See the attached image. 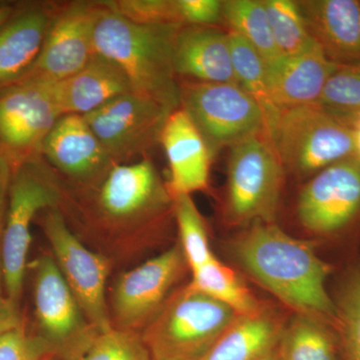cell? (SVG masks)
Here are the masks:
<instances>
[{
    "label": "cell",
    "mask_w": 360,
    "mask_h": 360,
    "mask_svg": "<svg viewBox=\"0 0 360 360\" xmlns=\"http://www.w3.org/2000/svg\"><path fill=\"white\" fill-rule=\"evenodd\" d=\"M238 316L188 284L168 298L141 338L153 360H200Z\"/></svg>",
    "instance_id": "6"
},
{
    "label": "cell",
    "mask_w": 360,
    "mask_h": 360,
    "mask_svg": "<svg viewBox=\"0 0 360 360\" xmlns=\"http://www.w3.org/2000/svg\"><path fill=\"white\" fill-rule=\"evenodd\" d=\"M87 221L105 229H135L161 219L172 198L149 158L116 163L101 177L75 186Z\"/></svg>",
    "instance_id": "3"
},
{
    "label": "cell",
    "mask_w": 360,
    "mask_h": 360,
    "mask_svg": "<svg viewBox=\"0 0 360 360\" xmlns=\"http://www.w3.org/2000/svg\"><path fill=\"white\" fill-rule=\"evenodd\" d=\"M266 134L285 172L302 177L355 155L352 120L331 115L319 104L279 110Z\"/></svg>",
    "instance_id": "4"
},
{
    "label": "cell",
    "mask_w": 360,
    "mask_h": 360,
    "mask_svg": "<svg viewBox=\"0 0 360 360\" xmlns=\"http://www.w3.org/2000/svg\"><path fill=\"white\" fill-rule=\"evenodd\" d=\"M284 326L262 311L238 316L200 360H258L278 347Z\"/></svg>",
    "instance_id": "23"
},
{
    "label": "cell",
    "mask_w": 360,
    "mask_h": 360,
    "mask_svg": "<svg viewBox=\"0 0 360 360\" xmlns=\"http://www.w3.org/2000/svg\"><path fill=\"white\" fill-rule=\"evenodd\" d=\"M258 360H279L278 349H274V352H269V354L264 355V357Z\"/></svg>",
    "instance_id": "40"
},
{
    "label": "cell",
    "mask_w": 360,
    "mask_h": 360,
    "mask_svg": "<svg viewBox=\"0 0 360 360\" xmlns=\"http://www.w3.org/2000/svg\"><path fill=\"white\" fill-rule=\"evenodd\" d=\"M352 124L354 129L355 155L360 160V115L354 118Z\"/></svg>",
    "instance_id": "39"
},
{
    "label": "cell",
    "mask_w": 360,
    "mask_h": 360,
    "mask_svg": "<svg viewBox=\"0 0 360 360\" xmlns=\"http://www.w3.org/2000/svg\"><path fill=\"white\" fill-rule=\"evenodd\" d=\"M297 4L307 30L328 60L359 68V0H300Z\"/></svg>",
    "instance_id": "17"
},
{
    "label": "cell",
    "mask_w": 360,
    "mask_h": 360,
    "mask_svg": "<svg viewBox=\"0 0 360 360\" xmlns=\"http://www.w3.org/2000/svg\"><path fill=\"white\" fill-rule=\"evenodd\" d=\"M359 215L360 160L356 155L317 172L298 196V219L317 236L338 233Z\"/></svg>",
    "instance_id": "14"
},
{
    "label": "cell",
    "mask_w": 360,
    "mask_h": 360,
    "mask_svg": "<svg viewBox=\"0 0 360 360\" xmlns=\"http://www.w3.org/2000/svg\"><path fill=\"white\" fill-rule=\"evenodd\" d=\"M1 240V236H0ZM22 323L20 319V307L14 305L7 298L4 290V274H2L1 255H0V338L15 326Z\"/></svg>",
    "instance_id": "36"
},
{
    "label": "cell",
    "mask_w": 360,
    "mask_h": 360,
    "mask_svg": "<svg viewBox=\"0 0 360 360\" xmlns=\"http://www.w3.org/2000/svg\"><path fill=\"white\" fill-rule=\"evenodd\" d=\"M103 9L104 1L59 4L39 58L20 80L54 84L82 70L96 54L94 30Z\"/></svg>",
    "instance_id": "12"
},
{
    "label": "cell",
    "mask_w": 360,
    "mask_h": 360,
    "mask_svg": "<svg viewBox=\"0 0 360 360\" xmlns=\"http://www.w3.org/2000/svg\"><path fill=\"white\" fill-rule=\"evenodd\" d=\"M56 359H58V357H56ZM54 359H53V360H54ZM61 360H65V359H61Z\"/></svg>",
    "instance_id": "41"
},
{
    "label": "cell",
    "mask_w": 360,
    "mask_h": 360,
    "mask_svg": "<svg viewBox=\"0 0 360 360\" xmlns=\"http://www.w3.org/2000/svg\"><path fill=\"white\" fill-rule=\"evenodd\" d=\"M44 213L42 229L53 252L52 257L90 326L97 333L115 328L105 297L110 262L82 245L60 208H49Z\"/></svg>",
    "instance_id": "10"
},
{
    "label": "cell",
    "mask_w": 360,
    "mask_h": 360,
    "mask_svg": "<svg viewBox=\"0 0 360 360\" xmlns=\"http://www.w3.org/2000/svg\"><path fill=\"white\" fill-rule=\"evenodd\" d=\"M225 214L233 224H272L285 170L266 131L229 148Z\"/></svg>",
    "instance_id": "7"
},
{
    "label": "cell",
    "mask_w": 360,
    "mask_h": 360,
    "mask_svg": "<svg viewBox=\"0 0 360 360\" xmlns=\"http://www.w3.org/2000/svg\"><path fill=\"white\" fill-rule=\"evenodd\" d=\"M63 198L60 179L41 158L13 168L0 255L4 290L18 307L22 296L33 220L39 212L60 207Z\"/></svg>",
    "instance_id": "5"
},
{
    "label": "cell",
    "mask_w": 360,
    "mask_h": 360,
    "mask_svg": "<svg viewBox=\"0 0 360 360\" xmlns=\"http://www.w3.org/2000/svg\"><path fill=\"white\" fill-rule=\"evenodd\" d=\"M232 68L239 86L250 94L264 111L266 127L278 112L270 98L267 85L266 60L243 37L229 30Z\"/></svg>",
    "instance_id": "27"
},
{
    "label": "cell",
    "mask_w": 360,
    "mask_h": 360,
    "mask_svg": "<svg viewBox=\"0 0 360 360\" xmlns=\"http://www.w3.org/2000/svg\"><path fill=\"white\" fill-rule=\"evenodd\" d=\"M160 144L169 165L167 188L172 198L191 195L207 188L212 155L198 127L181 108L168 116Z\"/></svg>",
    "instance_id": "18"
},
{
    "label": "cell",
    "mask_w": 360,
    "mask_h": 360,
    "mask_svg": "<svg viewBox=\"0 0 360 360\" xmlns=\"http://www.w3.org/2000/svg\"><path fill=\"white\" fill-rule=\"evenodd\" d=\"M51 84L63 116L89 115L116 97L134 91L122 68L97 53L72 77Z\"/></svg>",
    "instance_id": "22"
},
{
    "label": "cell",
    "mask_w": 360,
    "mask_h": 360,
    "mask_svg": "<svg viewBox=\"0 0 360 360\" xmlns=\"http://www.w3.org/2000/svg\"><path fill=\"white\" fill-rule=\"evenodd\" d=\"M15 8L16 6L7 4V2H1L0 4V27L11 18L14 11H15Z\"/></svg>",
    "instance_id": "38"
},
{
    "label": "cell",
    "mask_w": 360,
    "mask_h": 360,
    "mask_svg": "<svg viewBox=\"0 0 360 360\" xmlns=\"http://www.w3.org/2000/svg\"><path fill=\"white\" fill-rule=\"evenodd\" d=\"M181 26L132 22L104 1L94 30V51L122 68L134 92L174 111L180 108V91L174 51Z\"/></svg>",
    "instance_id": "2"
},
{
    "label": "cell",
    "mask_w": 360,
    "mask_h": 360,
    "mask_svg": "<svg viewBox=\"0 0 360 360\" xmlns=\"http://www.w3.org/2000/svg\"><path fill=\"white\" fill-rule=\"evenodd\" d=\"M335 303L333 328L342 360H360V265L345 279Z\"/></svg>",
    "instance_id": "30"
},
{
    "label": "cell",
    "mask_w": 360,
    "mask_h": 360,
    "mask_svg": "<svg viewBox=\"0 0 360 360\" xmlns=\"http://www.w3.org/2000/svg\"><path fill=\"white\" fill-rule=\"evenodd\" d=\"M56 357V349L41 336L28 333L23 323L0 338V360H53Z\"/></svg>",
    "instance_id": "34"
},
{
    "label": "cell",
    "mask_w": 360,
    "mask_h": 360,
    "mask_svg": "<svg viewBox=\"0 0 360 360\" xmlns=\"http://www.w3.org/2000/svg\"><path fill=\"white\" fill-rule=\"evenodd\" d=\"M189 285L226 305L239 316H252L264 311L240 277L215 257L193 270Z\"/></svg>",
    "instance_id": "25"
},
{
    "label": "cell",
    "mask_w": 360,
    "mask_h": 360,
    "mask_svg": "<svg viewBox=\"0 0 360 360\" xmlns=\"http://www.w3.org/2000/svg\"><path fill=\"white\" fill-rule=\"evenodd\" d=\"M174 65L179 79L238 84L229 32L217 26L182 25L175 39Z\"/></svg>",
    "instance_id": "20"
},
{
    "label": "cell",
    "mask_w": 360,
    "mask_h": 360,
    "mask_svg": "<svg viewBox=\"0 0 360 360\" xmlns=\"http://www.w3.org/2000/svg\"><path fill=\"white\" fill-rule=\"evenodd\" d=\"M222 20L232 32L248 40L265 60L281 56L262 0H225L222 1Z\"/></svg>",
    "instance_id": "28"
},
{
    "label": "cell",
    "mask_w": 360,
    "mask_h": 360,
    "mask_svg": "<svg viewBox=\"0 0 360 360\" xmlns=\"http://www.w3.org/2000/svg\"><path fill=\"white\" fill-rule=\"evenodd\" d=\"M172 111L148 96L131 91L84 115L87 124L116 163L148 158L160 143Z\"/></svg>",
    "instance_id": "11"
},
{
    "label": "cell",
    "mask_w": 360,
    "mask_h": 360,
    "mask_svg": "<svg viewBox=\"0 0 360 360\" xmlns=\"http://www.w3.org/2000/svg\"><path fill=\"white\" fill-rule=\"evenodd\" d=\"M33 269L37 335L56 349L58 359H70L97 331L90 326L53 257H39Z\"/></svg>",
    "instance_id": "13"
},
{
    "label": "cell",
    "mask_w": 360,
    "mask_h": 360,
    "mask_svg": "<svg viewBox=\"0 0 360 360\" xmlns=\"http://www.w3.org/2000/svg\"><path fill=\"white\" fill-rule=\"evenodd\" d=\"M277 349L279 360H342L333 326L302 314L284 326Z\"/></svg>",
    "instance_id": "24"
},
{
    "label": "cell",
    "mask_w": 360,
    "mask_h": 360,
    "mask_svg": "<svg viewBox=\"0 0 360 360\" xmlns=\"http://www.w3.org/2000/svg\"><path fill=\"white\" fill-rule=\"evenodd\" d=\"M65 360H153L136 331L112 328L96 333L70 359Z\"/></svg>",
    "instance_id": "31"
},
{
    "label": "cell",
    "mask_w": 360,
    "mask_h": 360,
    "mask_svg": "<svg viewBox=\"0 0 360 360\" xmlns=\"http://www.w3.org/2000/svg\"><path fill=\"white\" fill-rule=\"evenodd\" d=\"M58 4L16 6L0 27V89L25 77L39 58Z\"/></svg>",
    "instance_id": "19"
},
{
    "label": "cell",
    "mask_w": 360,
    "mask_h": 360,
    "mask_svg": "<svg viewBox=\"0 0 360 360\" xmlns=\"http://www.w3.org/2000/svg\"><path fill=\"white\" fill-rule=\"evenodd\" d=\"M52 84L18 80L0 89V156L13 168L41 158L47 135L61 117Z\"/></svg>",
    "instance_id": "9"
},
{
    "label": "cell",
    "mask_w": 360,
    "mask_h": 360,
    "mask_svg": "<svg viewBox=\"0 0 360 360\" xmlns=\"http://www.w3.org/2000/svg\"><path fill=\"white\" fill-rule=\"evenodd\" d=\"M231 248L245 271L296 314L335 328V303L326 288L331 267L309 243L276 225L255 224L234 239Z\"/></svg>",
    "instance_id": "1"
},
{
    "label": "cell",
    "mask_w": 360,
    "mask_h": 360,
    "mask_svg": "<svg viewBox=\"0 0 360 360\" xmlns=\"http://www.w3.org/2000/svg\"><path fill=\"white\" fill-rule=\"evenodd\" d=\"M262 2L274 44L281 56H304L321 51L307 30L297 1L262 0Z\"/></svg>",
    "instance_id": "26"
},
{
    "label": "cell",
    "mask_w": 360,
    "mask_h": 360,
    "mask_svg": "<svg viewBox=\"0 0 360 360\" xmlns=\"http://www.w3.org/2000/svg\"><path fill=\"white\" fill-rule=\"evenodd\" d=\"M340 68L321 51L266 60L270 98L277 110L316 104L328 78Z\"/></svg>",
    "instance_id": "21"
},
{
    "label": "cell",
    "mask_w": 360,
    "mask_h": 360,
    "mask_svg": "<svg viewBox=\"0 0 360 360\" xmlns=\"http://www.w3.org/2000/svg\"><path fill=\"white\" fill-rule=\"evenodd\" d=\"M180 108L193 120L212 158L253 135L266 131L262 108L236 84L179 79Z\"/></svg>",
    "instance_id": "8"
},
{
    "label": "cell",
    "mask_w": 360,
    "mask_h": 360,
    "mask_svg": "<svg viewBox=\"0 0 360 360\" xmlns=\"http://www.w3.org/2000/svg\"><path fill=\"white\" fill-rule=\"evenodd\" d=\"M182 25L217 26L222 20L220 0H177Z\"/></svg>",
    "instance_id": "35"
},
{
    "label": "cell",
    "mask_w": 360,
    "mask_h": 360,
    "mask_svg": "<svg viewBox=\"0 0 360 360\" xmlns=\"http://www.w3.org/2000/svg\"><path fill=\"white\" fill-rule=\"evenodd\" d=\"M316 104L331 115L354 122L360 115V66L338 68L328 78Z\"/></svg>",
    "instance_id": "32"
},
{
    "label": "cell",
    "mask_w": 360,
    "mask_h": 360,
    "mask_svg": "<svg viewBox=\"0 0 360 360\" xmlns=\"http://www.w3.org/2000/svg\"><path fill=\"white\" fill-rule=\"evenodd\" d=\"M13 168L6 158L0 156V236L4 231L6 220L7 200H8L9 186Z\"/></svg>",
    "instance_id": "37"
},
{
    "label": "cell",
    "mask_w": 360,
    "mask_h": 360,
    "mask_svg": "<svg viewBox=\"0 0 360 360\" xmlns=\"http://www.w3.org/2000/svg\"><path fill=\"white\" fill-rule=\"evenodd\" d=\"M172 198V212L179 227L180 248L191 271L214 257L210 250L207 229L191 194Z\"/></svg>",
    "instance_id": "29"
},
{
    "label": "cell",
    "mask_w": 360,
    "mask_h": 360,
    "mask_svg": "<svg viewBox=\"0 0 360 360\" xmlns=\"http://www.w3.org/2000/svg\"><path fill=\"white\" fill-rule=\"evenodd\" d=\"M110 6L139 25H181L177 0H112Z\"/></svg>",
    "instance_id": "33"
},
{
    "label": "cell",
    "mask_w": 360,
    "mask_h": 360,
    "mask_svg": "<svg viewBox=\"0 0 360 360\" xmlns=\"http://www.w3.org/2000/svg\"><path fill=\"white\" fill-rule=\"evenodd\" d=\"M186 264L181 248L176 245L123 274L113 291L116 328L135 331L146 328L167 302Z\"/></svg>",
    "instance_id": "15"
},
{
    "label": "cell",
    "mask_w": 360,
    "mask_h": 360,
    "mask_svg": "<svg viewBox=\"0 0 360 360\" xmlns=\"http://www.w3.org/2000/svg\"><path fill=\"white\" fill-rule=\"evenodd\" d=\"M41 158L75 186L101 179L115 162L84 115H77L59 118L44 142Z\"/></svg>",
    "instance_id": "16"
}]
</instances>
